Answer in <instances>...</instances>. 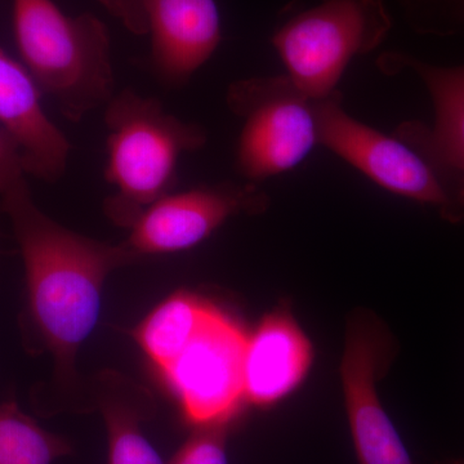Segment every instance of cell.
<instances>
[{"label": "cell", "mask_w": 464, "mask_h": 464, "mask_svg": "<svg viewBox=\"0 0 464 464\" xmlns=\"http://www.w3.org/2000/svg\"><path fill=\"white\" fill-rule=\"evenodd\" d=\"M25 266L27 314L63 374L99 322L108 275L132 264L123 244L111 246L57 224L39 209L26 179L0 194Z\"/></svg>", "instance_id": "cell-1"}, {"label": "cell", "mask_w": 464, "mask_h": 464, "mask_svg": "<svg viewBox=\"0 0 464 464\" xmlns=\"http://www.w3.org/2000/svg\"><path fill=\"white\" fill-rule=\"evenodd\" d=\"M105 179L114 192L103 203L114 224L132 227L150 206L173 192L179 160L207 145L199 124L182 121L157 97L116 92L105 106Z\"/></svg>", "instance_id": "cell-2"}, {"label": "cell", "mask_w": 464, "mask_h": 464, "mask_svg": "<svg viewBox=\"0 0 464 464\" xmlns=\"http://www.w3.org/2000/svg\"><path fill=\"white\" fill-rule=\"evenodd\" d=\"M21 63L61 114L79 123L115 96L108 26L91 14L70 16L53 0H14Z\"/></svg>", "instance_id": "cell-3"}, {"label": "cell", "mask_w": 464, "mask_h": 464, "mask_svg": "<svg viewBox=\"0 0 464 464\" xmlns=\"http://www.w3.org/2000/svg\"><path fill=\"white\" fill-rule=\"evenodd\" d=\"M391 27L383 0H323L277 30L288 78L311 101L335 92L350 61L374 50Z\"/></svg>", "instance_id": "cell-4"}, {"label": "cell", "mask_w": 464, "mask_h": 464, "mask_svg": "<svg viewBox=\"0 0 464 464\" xmlns=\"http://www.w3.org/2000/svg\"><path fill=\"white\" fill-rule=\"evenodd\" d=\"M228 109L243 119L237 169L249 181H264L301 163L317 141L315 101L288 76L235 82Z\"/></svg>", "instance_id": "cell-5"}, {"label": "cell", "mask_w": 464, "mask_h": 464, "mask_svg": "<svg viewBox=\"0 0 464 464\" xmlns=\"http://www.w3.org/2000/svg\"><path fill=\"white\" fill-rule=\"evenodd\" d=\"M317 141L400 197L439 208L458 221L464 207L448 188L444 173L420 150L360 123L341 105L340 93L315 101Z\"/></svg>", "instance_id": "cell-6"}, {"label": "cell", "mask_w": 464, "mask_h": 464, "mask_svg": "<svg viewBox=\"0 0 464 464\" xmlns=\"http://www.w3.org/2000/svg\"><path fill=\"white\" fill-rule=\"evenodd\" d=\"M248 335L213 306L181 353L160 372L197 427L230 423L244 401V351Z\"/></svg>", "instance_id": "cell-7"}, {"label": "cell", "mask_w": 464, "mask_h": 464, "mask_svg": "<svg viewBox=\"0 0 464 464\" xmlns=\"http://www.w3.org/2000/svg\"><path fill=\"white\" fill-rule=\"evenodd\" d=\"M130 33L148 36L150 63L161 84L183 87L221 42L216 0H99Z\"/></svg>", "instance_id": "cell-8"}, {"label": "cell", "mask_w": 464, "mask_h": 464, "mask_svg": "<svg viewBox=\"0 0 464 464\" xmlns=\"http://www.w3.org/2000/svg\"><path fill=\"white\" fill-rule=\"evenodd\" d=\"M387 353L389 341L380 324L365 315L351 320L341 377L359 464H415L378 396V372Z\"/></svg>", "instance_id": "cell-9"}, {"label": "cell", "mask_w": 464, "mask_h": 464, "mask_svg": "<svg viewBox=\"0 0 464 464\" xmlns=\"http://www.w3.org/2000/svg\"><path fill=\"white\" fill-rule=\"evenodd\" d=\"M266 204L257 186L234 182L170 192L139 217L124 246L136 258L181 252L206 240L230 217L261 212Z\"/></svg>", "instance_id": "cell-10"}, {"label": "cell", "mask_w": 464, "mask_h": 464, "mask_svg": "<svg viewBox=\"0 0 464 464\" xmlns=\"http://www.w3.org/2000/svg\"><path fill=\"white\" fill-rule=\"evenodd\" d=\"M0 130L14 140L26 176L48 183L66 172L72 145L51 121L42 91L23 63L0 50Z\"/></svg>", "instance_id": "cell-11"}, {"label": "cell", "mask_w": 464, "mask_h": 464, "mask_svg": "<svg viewBox=\"0 0 464 464\" xmlns=\"http://www.w3.org/2000/svg\"><path fill=\"white\" fill-rule=\"evenodd\" d=\"M313 347L286 311H275L246 338L244 351V400L270 406L286 398L304 380Z\"/></svg>", "instance_id": "cell-12"}, {"label": "cell", "mask_w": 464, "mask_h": 464, "mask_svg": "<svg viewBox=\"0 0 464 464\" xmlns=\"http://www.w3.org/2000/svg\"><path fill=\"white\" fill-rule=\"evenodd\" d=\"M422 78L435 108L432 130L405 124L399 139L414 145L442 173L456 174L464 206V66L438 67L404 60Z\"/></svg>", "instance_id": "cell-13"}, {"label": "cell", "mask_w": 464, "mask_h": 464, "mask_svg": "<svg viewBox=\"0 0 464 464\" xmlns=\"http://www.w3.org/2000/svg\"><path fill=\"white\" fill-rule=\"evenodd\" d=\"M146 395L121 375H101L99 400L108 431L109 464H164L140 426Z\"/></svg>", "instance_id": "cell-14"}, {"label": "cell", "mask_w": 464, "mask_h": 464, "mask_svg": "<svg viewBox=\"0 0 464 464\" xmlns=\"http://www.w3.org/2000/svg\"><path fill=\"white\" fill-rule=\"evenodd\" d=\"M212 307L206 299L191 293H176L161 302L137 326L134 338L161 372L197 334Z\"/></svg>", "instance_id": "cell-15"}, {"label": "cell", "mask_w": 464, "mask_h": 464, "mask_svg": "<svg viewBox=\"0 0 464 464\" xmlns=\"http://www.w3.org/2000/svg\"><path fill=\"white\" fill-rule=\"evenodd\" d=\"M72 451L12 402H0V464H53Z\"/></svg>", "instance_id": "cell-16"}, {"label": "cell", "mask_w": 464, "mask_h": 464, "mask_svg": "<svg viewBox=\"0 0 464 464\" xmlns=\"http://www.w3.org/2000/svg\"><path fill=\"white\" fill-rule=\"evenodd\" d=\"M228 424L197 427L169 464H228Z\"/></svg>", "instance_id": "cell-17"}, {"label": "cell", "mask_w": 464, "mask_h": 464, "mask_svg": "<svg viewBox=\"0 0 464 464\" xmlns=\"http://www.w3.org/2000/svg\"><path fill=\"white\" fill-rule=\"evenodd\" d=\"M25 176L20 150L14 140L0 130V194L26 179Z\"/></svg>", "instance_id": "cell-18"}, {"label": "cell", "mask_w": 464, "mask_h": 464, "mask_svg": "<svg viewBox=\"0 0 464 464\" xmlns=\"http://www.w3.org/2000/svg\"><path fill=\"white\" fill-rule=\"evenodd\" d=\"M436 464H464V457L462 458H451V459L441 460Z\"/></svg>", "instance_id": "cell-19"}]
</instances>
